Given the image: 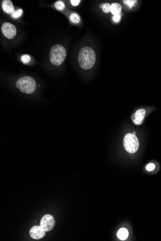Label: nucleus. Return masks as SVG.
Segmentation results:
<instances>
[{
  "mask_svg": "<svg viewBox=\"0 0 161 241\" xmlns=\"http://www.w3.org/2000/svg\"><path fill=\"white\" fill-rule=\"evenodd\" d=\"M96 61L95 52L93 49L85 47L81 49L78 54V63L80 67L85 70L91 69Z\"/></svg>",
  "mask_w": 161,
  "mask_h": 241,
  "instance_id": "1",
  "label": "nucleus"
},
{
  "mask_svg": "<svg viewBox=\"0 0 161 241\" xmlns=\"http://www.w3.org/2000/svg\"><path fill=\"white\" fill-rule=\"evenodd\" d=\"M17 88L24 94H33L36 88V84L33 78L29 76H24L20 77L16 83Z\"/></svg>",
  "mask_w": 161,
  "mask_h": 241,
  "instance_id": "2",
  "label": "nucleus"
},
{
  "mask_svg": "<svg viewBox=\"0 0 161 241\" xmlns=\"http://www.w3.org/2000/svg\"><path fill=\"white\" fill-rule=\"evenodd\" d=\"M66 51L60 44H55L51 48L49 54L50 61L55 66H60L65 60Z\"/></svg>",
  "mask_w": 161,
  "mask_h": 241,
  "instance_id": "3",
  "label": "nucleus"
},
{
  "mask_svg": "<svg viewBox=\"0 0 161 241\" xmlns=\"http://www.w3.org/2000/svg\"><path fill=\"white\" fill-rule=\"evenodd\" d=\"M123 146L127 152L134 153L139 148V141L136 135L132 133H128L124 138Z\"/></svg>",
  "mask_w": 161,
  "mask_h": 241,
  "instance_id": "4",
  "label": "nucleus"
},
{
  "mask_svg": "<svg viewBox=\"0 0 161 241\" xmlns=\"http://www.w3.org/2000/svg\"><path fill=\"white\" fill-rule=\"evenodd\" d=\"M55 223L54 218L51 215L45 214L41 219L40 226L45 232H49L54 227Z\"/></svg>",
  "mask_w": 161,
  "mask_h": 241,
  "instance_id": "5",
  "label": "nucleus"
},
{
  "mask_svg": "<svg viewBox=\"0 0 161 241\" xmlns=\"http://www.w3.org/2000/svg\"><path fill=\"white\" fill-rule=\"evenodd\" d=\"M2 31L4 36L9 39H12L16 33V28L14 25L5 22L2 26Z\"/></svg>",
  "mask_w": 161,
  "mask_h": 241,
  "instance_id": "6",
  "label": "nucleus"
},
{
  "mask_svg": "<svg viewBox=\"0 0 161 241\" xmlns=\"http://www.w3.org/2000/svg\"><path fill=\"white\" fill-rule=\"evenodd\" d=\"M45 231L40 226H34L30 229V237L35 240H39L44 237L45 235Z\"/></svg>",
  "mask_w": 161,
  "mask_h": 241,
  "instance_id": "7",
  "label": "nucleus"
},
{
  "mask_svg": "<svg viewBox=\"0 0 161 241\" xmlns=\"http://www.w3.org/2000/svg\"><path fill=\"white\" fill-rule=\"evenodd\" d=\"M146 110L144 109L140 108L137 110L131 116V119L134 124L136 125L142 124L146 115Z\"/></svg>",
  "mask_w": 161,
  "mask_h": 241,
  "instance_id": "8",
  "label": "nucleus"
},
{
  "mask_svg": "<svg viewBox=\"0 0 161 241\" xmlns=\"http://www.w3.org/2000/svg\"><path fill=\"white\" fill-rule=\"evenodd\" d=\"M2 9L8 14H12L14 12V7L12 2L10 0H4L2 4Z\"/></svg>",
  "mask_w": 161,
  "mask_h": 241,
  "instance_id": "9",
  "label": "nucleus"
},
{
  "mask_svg": "<svg viewBox=\"0 0 161 241\" xmlns=\"http://www.w3.org/2000/svg\"><path fill=\"white\" fill-rule=\"evenodd\" d=\"M122 10V6L117 2L113 3L110 5V12L114 15H120Z\"/></svg>",
  "mask_w": 161,
  "mask_h": 241,
  "instance_id": "10",
  "label": "nucleus"
},
{
  "mask_svg": "<svg viewBox=\"0 0 161 241\" xmlns=\"http://www.w3.org/2000/svg\"><path fill=\"white\" fill-rule=\"evenodd\" d=\"M128 232L125 228H121L117 232V236L121 240H126L128 236Z\"/></svg>",
  "mask_w": 161,
  "mask_h": 241,
  "instance_id": "11",
  "label": "nucleus"
},
{
  "mask_svg": "<svg viewBox=\"0 0 161 241\" xmlns=\"http://www.w3.org/2000/svg\"><path fill=\"white\" fill-rule=\"evenodd\" d=\"M69 18L71 22L74 24H78L81 21L80 16L78 14L76 13H71Z\"/></svg>",
  "mask_w": 161,
  "mask_h": 241,
  "instance_id": "12",
  "label": "nucleus"
},
{
  "mask_svg": "<svg viewBox=\"0 0 161 241\" xmlns=\"http://www.w3.org/2000/svg\"><path fill=\"white\" fill-rule=\"evenodd\" d=\"M110 5H111L109 3L102 4L100 5V7L102 9L103 12L105 13H109L110 12Z\"/></svg>",
  "mask_w": 161,
  "mask_h": 241,
  "instance_id": "13",
  "label": "nucleus"
},
{
  "mask_svg": "<svg viewBox=\"0 0 161 241\" xmlns=\"http://www.w3.org/2000/svg\"><path fill=\"white\" fill-rule=\"evenodd\" d=\"M54 6L57 10L59 11L63 10L65 8V4L61 1H58L54 3Z\"/></svg>",
  "mask_w": 161,
  "mask_h": 241,
  "instance_id": "14",
  "label": "nucleus"
},
{
  "mask_svg": "<svg viewBox=\"0 0 161 241\" xmlns=\"http://www.w3.org/2000/svg\"><path fill=\"white\" fill-rule=\"evenodd\" d=\"M123 3L126 5L129 8H132L137 3V1L134 0H124L123 1Z\"/></svg>",
  "mask_w": 161,
  "mask_h": 241,
  "instance_id": "15",
  "label": "nucleus"
},
{
  "mask_svg": "<svg viewBox=\"0 0 161 241\" xmlns=\"http://www.w3.org/2000/svg\"><path fill=\"white\" fill-rule=\"evenodd\" d=\"M21 61L24 64H28L29 63L31 60L30 56L27 54H24L23 56H22L21 57Z\"/></svg>",
  "mask_w": 161,
  "mask_h": 241,
  "instance_id": "16",
  "label": "nucleus"
},
{
  "mask_svg": "<svg viewBox=\"0 0 161 241\" xmlns=\"http://www.w3.org/2000/svg\"><path fill=\"white\" fill-rule=\"evenodd\" d=\"M22 12H23V11L21 9H19L17 11L14 12V13L12 14V17L15 18V19L18 18L20 16H21Z\"/></svg>",
  "mask_w": 161,
  "mask_h": 241,
  "instance_id": "17",
  "label": "nucleus"
},
{
  "mask_svg": "<svg viewBox=\"0 0 161 241\" xmlns=\"http://www.w3.org/2000/svg\"><path fill=\"white\" fill-rule=\"evenodd\" d=\"M155 166L153 163H149L146 167V170L149 171H152L155 169Z\"/></svg>",
  "mask_w": 161,
  "mask_h": 241,
  "instance_id": "18",
  "label": "nucleus"
},
{
  "mask_svg": "<svg viewBox=\"0 0 161 241\" xmlns=\"http://www.w3.org/2000/svg\"><path fill=\"white\" fill-rule=\"evenodd\" d=\"M121 19V15H114L113 17V20L114 23H118Z\"/></svg>",
  "mask_w": 161,
  "mask_h": 241,
  "instance_id": "19",
  "label": "nucleus"
},
{
  "mask_svg": "<svg viewBox=\"0 0 161 241\" xmlns=\"http://www.w3.org/2000/svg\"><path fill=\"white\" fill-rule=\"evenodd\" d=\"M80 0H72L71 1V4L74 6H76L80 4Z\"/></svg>",
  "mask_w": 161,
  "mask_h": 241,
  "instance_id": "20",
  "label": "nucleus"
},
{
  "mask_svg": "<svg viewBox=\"0 0 161 241\" xmlns=\"http://www.w3.org/2000/svg\"><path fill=\"white\" fill-rule=\"evenodd\" d=\"M132 134H134V135H136V132H134L133 133H132Z\"/></svg>",
  "mask_w": 161,
  "mask_h": 241,
  "instance_id": "21",
  "label": "nucleus"
}]
</instances>
